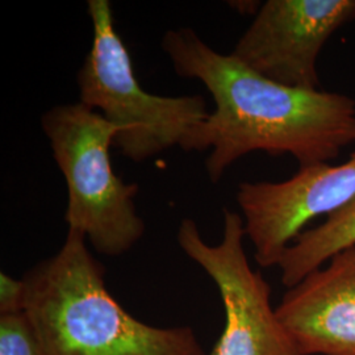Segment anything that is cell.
Segmentation results:
<instances>
[{"label": "cell", "instance_id": "obj_1", "mask_svg": "<svg viewBox=\"0 0 355 355\" xmlns=\"http://www.w3.org/2000/svg\"><path fill=\"white\" fill-rule=\"evenodd\" d=\"M162 51L178 76L198 79L215 102L180 149L211 150L212 183L243 155H292L300 168L325 165L355 142V101L337 92L295 89L272 82L205 44L189 26L167 31Z\"/></svg>", "mask_w": 355, "mask_h": 355}, {"label": "cell", "instance_id": "obj_2", "mask_svg": "<svg viewBox=\"0 0 355 355\" xmlns=\"http://www.w3.org/2000/svg\"><path fill=\"white\" fill-rule=\"evenodd\" d=\"M104 277L105 267L74 229L57 253L26 271L24 313L42 355H207L189 327L133 318Z\"/></svg>", "mask_w": 355, "mask_h": 355}, {"label": "cell", "instance_id": "obj_3", "mask_svg": "<svg viewBox=\"0 0 355 355\" xmlns=\"http://www.w3.org/2000/svg\"><path fill=\"white\" fill-rule=\"evenodd\" d=\"M41 127L67 187L64 221L103 255L129 252L145 233L137 214L139 184L114 173L110 148L119 128L80 102L55 105Z\"/></svg>", "mask_w": 355, "mask_h": 355}, {"label": "cell", "instance_id": "obj_4", "mask_svg": "<svg viewBox=\"0 0 355 355\" xmlns=\"http://www.w3.org/2000/svg\"><path fill=\"white\" fill-rule=\"evenodd\" d=\"M92 46L78 71L79 102L119 128L114 141L124 157L141 164L182 145L209 111L202 95L159 96L141 87L130 54L114 28L108 0H89Z\"/></svg>", "mask_w": 355, "mask_h": 355}, {"label": "cell", "instance_id": "obj_5", "mask_svg": "<svg viewBox=\"0 0 355 355\" xmlns=\"http://www.w3.org/2000/svg\"><path fill=\"white\" fill-rule=\"evenodd\" d=\"M223 218L217 245L204 241L191 218L178 229L180 249L214 280L224 306V329L207 355H302L271 304L270 284L248 261L242 215L224 208Z\"/></svg>", "mask_w": 355, "mask_h": 355}, {"label": "cell", "instance_id": "obj_6", "mask_svg": "<svg viewBox=\"0 0 355 355\" xmlns=\"http://www.w3.org/2000/svg\"><path fill=\"white\" fill-rule=\"evenodd\" d=\"M353 20L355 0H267L230 54L272 82L315 91L320 53Z\"/></svg>", "mask_w": 355, "mask_h": 355}, {"label": "cell", "instance_id": "obj_7", "mask_svg": "<svg viewBox=\"0 0 355 355\" xmlns=\"http://www.w3.org/2000/svg\"><path fill=\"white\" fill-rule=\"evenodd\" d=\"M354 195L355 152L341 165L305 167L283 182L241 183L236 200L255 262L278 266L309 221L328 215Z\"/></svg>", "mask_w": 355, "mask_h": 355}, {"label": "cell", "instance_id": "obj_8", "mask_svg": "<svg viewBox=\"0 0 355 355\" xmlns=\"http://www.w3.org/2000/svg\"><path fill=\"white\" fill-rule=\"evenodd\" d=\"M277 315L302 355H355V248L284 293Z\"/></svg>", "mask_w": 355, "mask_h": 355}, {"label": "cell", "instance_id": "obj_9", "mask_svg": "<svg viewBox=\"0 0 355 355\" xmlns=\"http://www.w3.org/2000/svg\"><path fill=\"white\" fill-rule=\"evenodd\" d=\"M355 248V195L327 215L322 224L303 230L280 258L282 283L291 288L347 249Z\"/></svg>", "mask_w": 355, "mask_h": 355}, {"label": "cell", "instance_id": "obj_10", "mask_svg": "<svg viewBox=\"0 0 355 355\" xmlns=\"http://www.w3.org/2000/svg\"><path fill=\"white\" fill-rule=\"evenodd\" d=\"M0 355H42L24 312L0 315Z\"/></svg>", "mask_w": 355, "mask_h": 355}, {"label": "cell", "instance_id": "obj_11", "mask_svg": "<svg viewBox=\"0 0 355 355\" xmlns=\"http://www.w3.org/2000/svg\"><path fill=\"white\" fill-rule=\"evenodd\" d=\"M26 288L23 279L0 272V315L24 312Z\"/></svg>", "mask_w": 355, "mask_h": 355}]
</instances>
